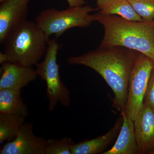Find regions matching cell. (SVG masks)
<instances>
[{
	"instance_id": "7",
	"label": "cell",
	"mask_w": 154,
	"mask_h": 154,
	"mask_svg": "<svg viewBox=\"0 0 154 154\" xmlns=\"http://www.w3.org/2000/svg\"><path fill=\"white\" fill-rule=\"evenodd\" d=\"M47 140L33 132V124L25 122L17 136L1 148V154H45Z\"/></svg>"
},
{
	"instance_id": "3",
	"label": "cell",
	"mask_w": 154,
	"mask_h": 154,
	"mask_svg": "<svg viewBox=\"0 0 154 154\" xmlns=\"http://www.w3.org/2000/svg\"><path fill=\"white\" fill-rule=\"evenodd\" d=\"M49 37L36 22L25 20L16 27L4 42L8 62L22 66L38 63L47 50Z\"/></svg>"
},
{
	"instance_id": "12",
	"label": "cell",
	"mask_w": 154,
	"mask_h": 154,
	"mask_svg": "<svg viewBox=\"0 0 154 154\" xmlns=\"http://www.w3.org/2000/svg\"><path fill=\"white\" fill-rule=\"evenodd\" d=\"M122 123L114 145L102 154H138L139 149L135 134L134 121L121 112Z\"/></svg>"
},
{
	"instance_id": "4",
	"label": "cell",
	"mask_w": 154,
	"mask_h": 154,
	"mask_svg": "<svg viewBox=\"0 0 154 154\" xmlns=\"http://www.w3.org/2000/svg\"><path fill=\"white\" fill-rule=\"evenodd\" d=\"M98 11L90 5L70 7L66 10L53 8L41 11L35 18L36 22L48 37L54 34L58 37L72 28H86L95 21L94 14Z\"/></svg>"
},
{
	"instance_id": "14",
	"label": "cell",
	"mask_w": 154,
	"mask_h": 154,
	"mask_svg": "<svg viewBox=\"0 0 154 154\" xmlns=\"http://www.w3.org/2000/svg\"><path fill=\"white\" fill-rule=\"evenodd\" d=\"M21 90H0V113L21 116L26 118L29 115L27 105L22 98Z\"/></svg>"
},
{
	"instance_id": "20",
	"label": "cell",
	"mask_w": 154,
	"mask_h": 154,
	"mask_svg": "<svg viewBox=\"0 0 154 154\" xmlns=\"http://www.w3.org/2000/svg\"><path fill=\"white\" fill-rule=\"evenodd\" d=\"M8 62L7 57L4 52L0 53V63L3 64Z\"/></svg>"
},
{
	"instance_id": "22",
	"label": "cell",
	"mask_w": 154,
	"mask_h": 154,
	"mask_svg": "<svg viewBox=\"0 0 154 154\" xmlns=\"http://www.w3.org/2000/svg\"><path fill=\"white\" fill-rule=\"evenodd\" d=\"M151 154H154V149L153 150V151L151 153Z\"/></svg>"
},
{
	"instance_id": "11",
	"label": "cell",
	"mask_w": 154,
	"mask_h": 154,
	"mask_svg": "<svg viewBox=\"0 0 154 154\" xmlns=\"http://www.w3.org/2000/svg\"><path fill=\"white\" fill-rule=\"evenodd\" d=\"M122 123L121 116L116 122L114 126L109 131L98 137L74 143L72 148V154H103L107 147L116 140Z\"/></svg>"
},
{
	"instance_id": "21",
	"label": "cell",
	"mask_w": 154,
	"mask_h": 154,
	"mask_svg": "<svg viewBox=\"0 0 154 154\" xmlns=\"http://www.w3.org/2000/svg\"><path fill=\"white\" fill-rule=\"evenodd\" d=\"M5 1V0H0V2H4V1Z\"/></svg>"
},
{
	"instance_id": "6",
	"label": "cell",
	"mask_w": 154,
	"mask_h": 154,
	"mask_svg": "<svg viewBox=\"0 0 154 154\" xmlns=\"http://www.w3.org/2000/svg\"><path fill=\"white\" fill-rule=\"evenodd\" d=\"M154 68V61L140 53L131 73L124 111L125 115L134 121L143 106L147 87Z\"/></svg>"
},
{
	"instance_id": "2",
	"label": "cell",
	"mask_w": 154,
	"mask_h": 154,
	"mask_svg": "<svg viewBox=\"0 0 154 154\" xmlns=\"http://www.w3.org/2000/svg\"><path fill=\"white\" fill-rule=\"evenodd\" d=\"M94 16L95 21L104 29L99 48H126L144 54L154 61V20L131 21L98 12Z\"/></svg>"
},
{
	"instance_id": "17",
	"label": "cell",
	"mask_w": 154,
	"mask_h": 154,
	"mask_svg": "<svg viewBox=\"0 0 154 154\" xmlns=\"http://www.w3.org/2000/svg\"><path fill=\"white\" fill-rule=\"evenodd\" d=\"M144 21L154 20V0H128Z\"/></svg>"
},
{
	"instance_id": "18",
	"label": "cell",
	"mask_w": 154,
	"mask_h": 154,
	"mask_svg": "<svg viewBox=\"0 0 154 154\" xmlns=\"http://www.w3.org/2000/svg\"><path fill=\"white\" fill-rule=\"evenodd\" d=\"M143 103L147 104L154 109V68L149 80Z\"/></svg>"
},
{
	"instance_id": "9",
	"label": "cell",
	"mask_w": 154,
	"mask_h": 154,
	"mask_svg": "<svg viewBox=\"0 0 154 154\" xmlns=\"http://www.w3.org/2000/svg\"><path fill=\"white\" fill-rule=\"evenodd\" d=\"M135 134L140 154H151L154 149V109L143 103L134 121Z\"/></svg>"
},
{
	"instance_id": "5",
	"label": "cell",
	"mask_w": 154,
	"mask_h": 154,
	"mask_svg": "<svg viewBox=\"0 0 154 154\" xmlns=\"http://www.w3.org/2000/svg\"><path fill=\"white\" fill-rule=\"evenodd\" d=\"M60 45L55 39L49 41L44 60L36 65V74L46 85L48 108L53 111L58 103L64 107L70 104V92L61 80L57 55Z\"/></svg>"
},
{
	"instance_id": "8",
	"label": "cell",
	"mask_w": 154,
	"mask_h": 154,
	"mask_svg": "<svg viewBox=\"0 0 154 154\" xmlns=\"http://www.w3.org/2000/svg\"><path fill=\"white\" fill-rule=\"evenodd\" d=\"M30 0H5L0 5V42L3 44L14 28L26 20Z\"/></svg>"
},
{
	"instance_id": "13",
	"label": "cell",
	"mask_w": 154,
	"mask_h": 154,
	"mask_svg": "<svg viewBox=\"0 0 154 154\" xmlns=\"http://www.w3.org/2000/svg\"><path fill=\"white\" fill-rule=\"evenodd\" d=\"M98 13L104 15H116L131 21L143 19L135 11L128 0H96Z\"/></svg>"
},
{
	"instance_id": "15",
	"label": "cell",
	"mask_w": 154,
	"mask_h": 154,
	"mask_svg": "<svg viewBox=\"0 0 154 154\" xmlns=\"http://www.w3.org/2000/svg\"><path fill=\"white\" fill-rule=\"evenodd\" d=\"M25 118L21 116L0 113V143L14 140L25 122Z\"/></svg>"
},
{
	"instance_id": "1",
	"label": "cell",
	"mask_w": 154,
	"mask_h": 154,
	"mask_svg": "<svg viewBox=\"0 0 154 154\" xmlns=\"http://www.w3.org/2000/svg\"><path fill=\"white\" fill-rule=\"evenodd\" d=\"M140 53L126 48H99L79 56L68 58L72 65L88 67L103 78L114 94L113 105L124 111L127 99L131 73Z\"/></svg>"
},
{
	"instance_id": "19",
	"label": "cell",
	"mask_w": 154,
	"mask_h": 154,
	"mask_svg": "<svg viewBox=\"0 0 154 154\" xmlns=\"http://www.w3.org/2000/svg\"><path fill=\"white\" fill-rule=\"evenodd\" d=\"M70 7H79L84 5L87 0H66Z\"/></svg>"
},
{
	"instance_id": "16",
	"label": "cell",
	"mask_w": 154,
	"mask_h": 154,
	"mask_svg": "<svg viewBox=\"0 0 154 154\" xmlns=\"http://www.w3.org/2000/svg\"><path fill=\"white\" fill-rule=\"evenodd\" d=\"M70 138L60 139L47 140L45 154H72V148L74 144Z\"/></svg>"
},
{
	"instance_id": "10",
	"label": "cell",
	"mask_w": 154,
	"mask_h": 154,
	"mask_svg": "<svg viewBox=\"0 0 154 154\" xmlns=\"http://www.w3.org/2000/svg\"><path fill=\"white\" fill-rule=\"evenodd\" d=\"M1 70L0 90H22L38 77L32 67L22 66L9 62L2 64Z\"/></svg>"
}]
</instances>
